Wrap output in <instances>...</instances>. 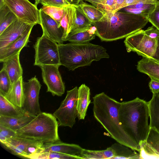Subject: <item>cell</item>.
I'll return each instance as SVG.
<instances>
[{
  "label": "cell",
  "mask_w": 159,
  "mask_h": 159,
  "mask_svg": "<svg viewBox=\"0 0 159 159\" xmlns=\"http://www.w3.org/2000/svg\"><path fill=\"white\" fill-rule=\"evenodd\" d=\"M93 98V111L95 119L117 142L139 152L137 145L121 125L119 116L121 102L103 92L96 94Z\"/></svg>",
  "instance_id": "6da1fadb"
},
{
  "label": "cell",
  "mask_w": 159,
  "mask_h": 159,
  "mask_svg": "<svg viewBox=\"0 0 159 159\" xmlns=\"http://www.w3.org/2000/svg\"><path fill=\"white\" fill-rule=\"evenodd\" d=\"M29 25L18 19L12 23L0 34V48L7 46L22 35Z\"/></svg>",
  "instance_id": "e0dca14e"
},
{
  "label": "cell",
  "mask_w": 159,
  "mask_h": 159,
  "mask_svg": "<svg viewBox=\"0 0 159 159\" xmlns=\"http://www.w3.org/2000/svg\"><path fill=\"white\" fill-rule=\"evenodd\" d=\"M90 3L93 6L105 12L104 0H83Z\"/></svg>",
  "instance_id": "7bdbcfd3"
},
{
  "label": "cell",
  "mask_w": 159,
  "mask_h": 159,
  "mask_svg": "<svg viewBox=\"0 0 159 159\" xmlns=\"http://www.w3.org/2000/svg\"><path fill=\"white\" fill-rule=\"evenodd\" d=\"M36 116L27 112L14 117L0 115V125L16 131L28 124Z\"/></svg>",
  "instance_id": "ac0fdd59"
},
{
  "label": "cell",
  "mask_w": 159,
  "mask_h": 159,
  "mask_svg": "<svg viewBox=\"0 0 159 159\" xmlns=\"http://www.w3.org/2000/svg\"><path fill=\"white\" fill-rule=\"evenodd\" d=\"M149 86L151 91L153 94L159 93V80L151 78L149 83Z\"/></svg>",
  "instance_id": "60d3db41"
},
{
  "label": "cell",
  "mask_w": 159,
  "mask_h": 159,
  "mask_svg": "<svg viewBox=\"0 0 159 159\" xmlns=\"http://www.w3.org/2000/svg\"><path fill=\"white\" fill-rule=\"evenodd\" d=\"M4 0H0V7H1L4 5Z\"/></svg>",
  "instance_id": "7dc6e473"
},
{
  "label": "cell",
  "mask_w": 159,
  "mask_h": 159,
  "mask_svg": "<svg viewBox=\"0 0 159 159\" xmlns=\"http://www.w3.org/2000/svg\"><path fill=\"white\" fill-rule=\"evenodd\" d=\"M40 24L43 31V35L56 42L58 44L63 43V30L55 20L39 9Z\"/></svg>",
  "instance_id": "4fadbf2b"
},
{
  "label": "cell",
  "mask_w": 159,
  "mask_h": 159,
  "mask_svg": "<svg viewBox=\"0 0 159 159\" xmlns=\"http://www.w3.org/2000/svg\"><path fill=\"white\" fill-rule=\"evenodd\" d=\"M34 47L35 50L34 65H61L58 44L44 35L37 38Z\"/></svg>",
  "instance_id": "52a82bcc"
},
{
  "label": "cell",
  "mask_w": 159,
  "mask_h": 159,
  "mask_svg": "<svg viewBox=\"0 0 159 159\" xmlns=\"http://www.w3.org/2000/svg\"><path fill=\"white\" fill-rule=\"evenodd\" d=\"M124 43L128 52H135L159 62V38H151L141 29L126 37Z\"/></svg>",
  "instance_id": "8992f818"
},
{
  "label": "cell",
  "mask_w": 159,
  "mask_h": 159,
  "mask_svg": "<svg viewBox=\"0 0 159 159\" xmlns=\"http://www.w3.org/2000/svg\"><path fill=\"white\" fill-rule=\"evenodd\" d=\"M12 84L6 70L3 68L0 72V94L4 96L10 91Z\"/></svg>",
  "instance_id": "d6a6232c"
},
{
  "label": "cell",
  "mask_w": 159,
  "mask_h": 159,
  "mask_svg": "<svg viewBox=\"0 0 159 159\" xmlns=\"http://www.w3.org/2000/svg\"><path fill=\"white\" fill-rule=\"evenodd\" d=\"M83 149L79 145L64 143L60 141L43 144L39 153L44 152H54L76 157L82 159L81 156Z\"/></svg>",
  "instance_id": "2e32d148"
},
{
  "label": "cell",
  "mask_w": 159,
  "mask_h": 159,
  "mask_svg": "<svg viewBox=\"0 0 159 159\" xmlns=\"http://www.w3.org/2000/svg\"><path fill=\"white\" fill-rule=\"evenodd\" d=\"M20 52L3 62V68L7 71L12 84L22 76L23 72L20 64Z\"/></svg>",
  "instance_id": "44dd1931"
},
{
  "label": "cell",
  "mask_w": 159,
  "mask_h": 159,
  "mask_svg": "<svg viewBox=\"0 0 159 159\" xmlns=\"http://www.w3.org/2000/svg\"><path fill=\"white\" fill-rule=\"evenodd\" d=\"M139 148L140 159H159V132L150 128L146 140L140 143Z\"/></svg>",
  "instance_id": "5bb4252c"
},
{
  "label": "cell",
  "mask_w": 159,
  "mask_h": 159,
  "mask_svg": "<svg viewBox=\"0 0 159 159\" xmlns=\"http://www.w3.org/2000/svg\"><path fill=\"white\" fill-rule=\"evenodd\" d=\"M141 3L157 4L159 3L157 0H125L120 10L130 5Z\"/></svg>",
  "instance_id": "f35d334b"
},
{
  "label": "cell",
  "mask_w": 159,
  "mask_h": 159,
  "mask_svg": "<svg viewBox=\"0 0 159 159\" xmlns=\"http://www.w3.org/2000/svg\"><path fill=\"white\" fill-rule=\"evenodd\" d=\"M144 32L151 38L155 39L159 38V30L153 25L148 27L144 30Z\"/></svg>",
  "instance_id": "ab89813d"
},
{
  "label": "cell",
  "mask_w": 159,
  "mask_h": 159,
  "mask_svg": "<svg viewBox=\"0 0 159 159\" xmlns=\"http://www.w3.org/2000/svg\"><path fill=\"white\" fill-rule=\"evenodd\" d=\"M25 112L22 107L14 105L0 94V115L14 117L22 115Z\"/></svg>",
  "instance_id": "cb8c5ba5"
},
{
  "label": "cell",
  "mask_w": 159,
  "mask_h": 159,
  "mask_svg": "<svg viewBox=\"0 0 159 159\" xmlns=\"http://www.w3.org/2000/svg\"><path fill=\"white\" fill-rule=\"evenodd\" d=\"M19 20L29 25L40 24V10L29 0H4Z\"/></svg>",
  "instance_id": "9c48e42d"
},
{
  "label": "cell",
  "mask_w": 159,
  "mask_h": 159,
  "mask_svg": "<svg viewBox=\"0 0 159 159\" xmlns=\"http://www.w3.org/2000/svg\"><path fill=\"white\" fill-rule=\"evenodd\" d=\"M57 65H45L40 66L43 82L47 88V92L53 96H61L64 93L65 86Z\"/></svg>",
  "instance_id": "7c38bea8"
},
{
  "label": "cell",
  "mask_w": 159,
  "mask_h": 159,
  "mask_svg": "<svg viewBox=\"0 0 159 159\" xmlns=\"http://www.w3.org/2000/svg\"><path fill=\"white\" fill-rule=\"evenodd\" d=\"M96 27L93 25L89 30L74 34H69L66 41L75 43H84L89 42L94 39L96 36Z\"/></svg>",
  "instance_id": "f546056e"
},
{
  "label": "cell",
  "mask_w": 159,
  "mask_h": 159,
  "mask_svg": "<svg viewBox=\"0 0 159 159\" xmlns=\"http://www.w3.org/2000/svg\"><path fill=\"white\" fill-rule=\"evenodd\" d=\"M41 0H35V2L34 4L37 6L40 3V2Z\"/></svg>",
  "instance_id": "bcb514c9"
},
{
  "label": "cell",
  "mask_w": 159,
  "mask_h": 159,
  "mask_svg": "<svg viewBox=\"0 0 159 159\" xmlns=\"http://www.w3.org/2000/svg\"><path fill=\"white\" fill-rule=\"evenodd\" d=\"M146 18L148 22L159 30V5L155 10Z\"/></svg>",
  "instance_id": "74e56055"
},
{
  "label": "cell",
  "mask_w": 159,
  "mask_h": 159,
  "mask_svg": "<svg viewBox=\"0 0 159 159\" xmlns=\"http://www.w3.org/2000/svg\"><path fill=\"white\" fill-rule=\"evenodd\" d=\"M70 5L75 6H78L83 0H66Z\"/></svg>",
  "instance_id": "f6af8a7d"
},
{
  "label": "cell",
  "mask_w": 159,
  "mask_h": 159,
  "mask_svg": "<svg viewBox=\"0 0 159 159\" xmlns=\"http://www.w3.org/2000/svg\"><path fill=\"white\" fill-rule=\"evenodd\" d=\"M41 85L35 76L23 81L24 100L22 108L26 112L37 116L40 113L39 96Z\"/></svg>",
  "instance_id": "8fae6325"
},
{
  "label": "cell",
  "mask_w": 159,
  "mask_h": 159,
  "mask_svg": "<svg viewBox=\"0 0 159 159\" xmlns=\"http://www.w3.org/2000/svg\"><path fill=\"white\" fill-rule=\"evenodd\" d=\"M157 0L158 1V2H159V0Z\"/></svg>",
  "instance_id": "c3c4849f"
},
{
  "label": "cell",
  "mask_w": 159,
  "mask_h": 159,
  "mask_svg": "<svg viewBox=\"0 0 159 159\" xmlns=\"http://www.w3.org/2000/svg\"><path fill=\"white\" fill-rule=\"evenodd\" d=\"M83 12L93 24L100 21L104 17L105 12L93 5L81 1L78 5Z\"/></svg>",
  "instance_id": "4316f807"
},
{
  "label": "cell",
  "mask_w": 159,
  "mask_h": 159,
  "mask_svg": "<svg viewBox=\"0 0 159 159\" xmlns=\"http://www.w3.org/2000/svg\"><path fill=\"white\" fill-rule=\"evenodd\" d=\"M115 0H104V7L105 12L107 11L114 12L115 10Z\"/></svg>",
  "instance_id": "b9f144b4"
},
{
  "label": "cell",
  "mask_w": 159,
  "mask_h": 159,
  "mask_svg": "<svg viewBox=\"0 0 159 159\" xmlns=\"http://www.w3.org/2000/svg\"><path fill=\"white\" fill-rule=\"evenodd\" d=\"M43 6H51L64 7L70 5L66 0H41L40 2Z\"/></svg>",
  "instance_id": "8d00e7d4"
},
{
  "label": "cell",
  "mask_w": 159,
  "mask_h": 159,
  "mask_svg": "<svg viewBox=\"0 0 159 159\" xmlns=\"http://www.w3.org/2000/svg\"><path fill=\"white\" fill-rule=\"evenodd\" d=\"M159 5V3H138L123 8L122 9L123 10H121V11L140 15L146 18L155 10Z\"/></svg>",
  "instance_id": "d4e9b609"
},
{
  "label": "cell",
  "mask_w": 159,
  "mask_h": 159,
  "mask_svg": "<svg viewBox=\"0 0 159 159\" xmlns=\"http://www.w3.org/2000/svg\"><path fill=\"white\" fill-rule=\"evenodd\" d=\"M139 72L148 75L150 78L159 80V62L153 59L143 57L137 65Z\"/></svg>",
  "instance_id": "7402d4cb"
},
{
  "label": "cell",
  "mask_w": 159,
  "mask_h": 159,
  "mask_svg": "<svg viewBox=\"0 0 159 159\" xmlns=\"http://www.w3.org/2000/svg\"><path fill=\"white\" fill-rule=\"evenodd\" d=\"M34 25H30L23 34L7 46L0 48V62H3L8 58L20 52L27 46Z\"/></svg>",
  "instance_id": "9a60e30c"
},
{
  "label": "cell",
  "mask_w": 159,
  "mask_h": 159,
  "mask_svg": "<svg viewBox=\"0 0 159 159\" xmlns=\"http://www.w3.org/2000/svg\"><path fill=\"white\" fill-rule=\"evenodd\" d=\"M58 47L61 65L69 70L90 66L93 61L109 57L105 48L89 42L58 44Z\"/></svg>",
  "instance_id": "277c9868"
},
{
  "label": "cell",
  "mask_w": 159,
  "mask_h": 159,
  "mask_svg": "<svg viewBox=\"0 0 159 159\" xmlns=\"http://www.w3.org/2000/svg\"><path fill=\"white\" fill-rule=\"evenodd\" d=\"M16 136V131L0 125V141L1 142Z\"/></svg>",
  "instance_id": "d590c367"
},
{
  "label": "cell",
  "mask_w": 159,
  "mask_h": 159,
  "mask_svg": "<svg viewBox=\"0 0 159 159\" xmlns=\"http://www.w3.org/2000/svg\"><path fill=\"white\" fill-rule=\"evenodd\" d=\"M22 76L12 84L9 93L4 96L14 105L22 107L24 100V92Z\"/></svg>",
  "instance_id": "603a6c76"
},
{
  "label": "cell",
  "mask_w": 159,
  "mask_h": 159,
  "mask_svg": "<svg viewBox=\"0 0 159 159\" xmlns=\"http://www.w3.org/2000/svg\"><path fill=\"white\" fill-rule=\"evenodd\" d=\"M119 116L122 128L139 148L140 143L146 140L150 129L148 102L137 97L121 102Z\"/></svg>",
  "instance_id": "3957f363"
},
{
  "label": "cell",
  "mask_w": 159,
  "mask_h": 159,
  "mask_svg": "<svg viewBox=\"0 0 159 159\" xmlns=\"http://www.w3.org/2000/svg\"><path fill=\"white\" fill-rule=\"evenodd\" d=\"M114 152L110 146L106 149L101 150H92L83 149L81 157L84 159H111Z\"/></svg>",
  "instance_id": "4dcf8cb0"
},
{
  "label": "cell",
  "mask_w": 159,
  "mask_h": 159,
  "mask_svg": "<svg viewBox=\"0 0 159 159\" xmlns=\"http://www.w3.org/2000/svg\"><path fill=\"white\" fill-rule=\"evenodd\" d=\"M36 159H80L77 157L54 152H44L38 153L33 158Z\"/></svg>",
  "instance_id": "e575fe53"
},
{
  "label": "cell",
  "mask_w": 159,
  "mask_h": 159,
  "mask_svg": "<svg viewBox=\"0 0 159 159\" xmlns=\"http://www.w3.org/2000/svg\"><path fill=\"white\" fill-rule=\"evenodd\" d=\"M90 89L84 84L78 88L77 102V117L79 120H84L91 102Z\"/></svg>",
  "instance_id": "d6986e66"
},
{
  "label": "cell",
  "mask_w": 159,
  "mask_h": 159,
  "mask_svg": "<svg viewBox=\"0 0 159 159\" xmlns=\"http://www.w3.org/2000/svg\"><path fill=\"white\" fill-rule=\"evenodd\" d=\"M0 143L12 154L29 159H32L39 152L43 144L16 136Z\"/></svg>",
  "instance_id": "30bf717a"
},
{
  "label": "cell",
  "mask_w": 159,
  "mask_h": 159,
  "mask_svg": "<svg viewBox=\"0 0 159 159\" xmlns=\"http://www.w3.org/2000/svg\"><path fill=\"white\" fill-rule=\"evenodd\" d=\"M76 6L69 5L64 7V13L60 26L63 30V39L66 41L67 37L71 32L76 18Z\"/></svg>",
  "instance_id": "ffe728a7"
},
{
  "label": "cell",
  "mask_w": 159,
  "mask_h": 159,
  "mask_svg": "<svg viewBox=\"0 0 159 159\" xmlns=\"http://www.w3.org/2000/svg\"><path fill=\"white\" fill-rule=\"evenodd\" d=\"M41 9L60 24L64 13V7L43 6Z\"/></svg>",
  "instance_id": "836d02e7"
},
{
  "label": "cell",
  "mask_w": 159,
  "mask_h": 159,
  "mask_svg": "<svg viewBox=\"0 0 159 159\" xmlns=\"http://www.w3.org/2000/svg\"><path fill=\"white\" fill-rule=\"evenodd\" d=\"M76 9V18L74 25L69 34H74L89 30L93 25L78 6Z\"/></svg>",
  "instance_id": "f1b7e54d"
},
{
  "label": "cell",
  "mask_w": 159,
  "mask_h": 159,
  "mask_svg": "<svg viewBox=\"0 0 159 159\" xmlns=\"http://www.w3.org/2000/svg\"><path fill=\"white\" fill-rule=\"evenodd\" d=\"M115 10L114 12H115L118 11L120 10L121 6L124 3L125 0H115Z\"/></svg>",
  "instance_id": "ee69618b"
},
{
  "label": "cell",
  "mask_w": 159,
  "mask_h": 159,
  "mask_svg": "<svg viewBox=\"0 0 159 159\" xmlns=\"http://www.w3.org/2000/svg\"><path fill=\"white\" fill-rule=\"evenodd\" d=\"M59 126L58 122L53 114L42 112L17 130L16 136L43 144L53 143L61 141Z\"/></svg>",
  "instance_id": "5b68a950"
},
{
  "label": "cell",
  "mask_w": 159,
  "mask_h": 159,
  "mask_svg": "<svg viewBox=\"0 0 159 159\" xmlns=\"http://www.w3.org/2000/svg\"><path fill=\"white\" fill-rule=\"evenodd\" d=\"M78 88L76 86L68 90L59 107L52 114L58 120L59 126L72 128L77 117Z\"/></svg>",
  "instance_id": "ba28073f"
},
{
  "label": "cell",
  "mask_w": 159,
  "mask_h": 159,
  "mask_svg": "<svg viewBox=\"0 0 159 159\" xmlns=\"http://www.w3.org/2000/svg\"><path fill=\"white\" fill-rule=\"evenodd\" d=\"M150 118V128H152L159 132V94H153L148 102Z\"/></svg>",
  "instance_id": "484cf974"
},
{
  "label": "cell",
  "mask_w": 159,
  "mask_h": 159,
  "mask_svg": "<svg viewBox=\"0 0 159 159\" xmlns=\"http://www.w3.org/2000/svg\"><path fill=\"white\" fill-rule=\"evenodd\" d=\"M17 19L16 16L5 5L0 7V34Z\"/></svg>",
  "instance_id": "1f68e13d"
},
{
  "label": "cell",
  "mask_w": 159,
  "mask_h": 159,
  "mask_svg": "<svg viewBox=\"0 0 159 159\" xmlns=\"http://www.w3.org/2000/svg\"><path fill=\"white\" fill-rule=\"evenodd\" d=\"M100 21L93 24L96 35L102 41H112L126 38L141 30L148 22L143 16L123 11H107Z\"/></svg>",
  "instance_id": "7a4b0ae2"
},
{
  "label": "cell",
  "mask_w": 159,
  "mask_h": 159,
  "mask_svg": "<svg viewBox=\"0 0 159 159\" xmlns=\"http://www.w3.org/2000/svg\"><path fill=\"white\" fill-rule=\"evenodd\" d=\"M111 147L114 152L111 159H140L139 153L118 143L113 144Z\"/></svg>",
  "instance_id": "83f0119b"
}]
</instances>
